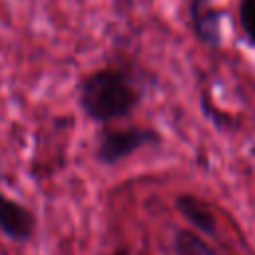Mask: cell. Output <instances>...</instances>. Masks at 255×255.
<instances>
[{
  "instance_id": "obj_7",
  "label": "cell",
  "mask_w": 255,
  "mask_h": 255,
  "mask_svg": "<svg viewBox=\"0 0 255 255\" xmlns=\"http://www.w3.org/2000/svg\"><path fill=\"white\" fill-rule=\"evenodd\" d=\"M239 24L245 32L247 42L255 46V0L239 2Z\"/></svg>"
},
{
  "instance_id": "obj_6",
  "label": "cell",
  "mask_w": 255,
  "mask_h": 255,
  "mask_svg": "<svg viewBox=\"0 0 255 255\" xmlns=\"http://www.w3.org/2000/svg\"><path fill=\"white\" fill-rule=\"evenodd\" d=\"M175 255H219L205 239L189 229H179L173 237Z\"/></svg>"
},
{
  "instance_id": "obj_4",
  "label": "cell",
  "mask_w": 255,
  "mask_h": 255,
  "mask_svg": "<svg viewBox=\"0 0 255 255\" xmlns=\"http://www.w3.org/2000/svg\"><path fill=\"white\" fill-rule=\"evenodd\" d=\"M221 18L223 12L213 6L211 0H191L189 2V22L195 38L207 48L221 46Z\"/></svg>"
},
{
  "instance_id": "obj_1",
  "label": "cell",
  "mask_w": 255,
  "mask_h": 255,
  "mask_svg": "<svg viewBox=\"0 0 255 255\" xmlns=\"http://www.w3.org/2000/svg\"><path fill=\"white\" fill-rule=\"evenodd\" d=\"M143 100V88L128 68L104 66L78 82V106L96 124L129 118Z\"/></svg>"
},
{
  "instance_id": "obj_5",
  "label": "cell",
  "mask_w": 255,
  "mask_h": 255,
  "mask_svg": "<svg viewBox=\"0 0 255 255\" xmlns=\"http://www.w3.org/2000/svg\"><path fill=\"white\" fill-rule=\"evenodd\" d=\"M175 209L183 215V219L187 221V223H191L199 233H203V235H215V231H217V221H215V215H213V211L209 209V205L203 201V199H199V197H195V195H191V193H181V195H177L175 197Z\"/></svg>"
},
{
  "instance_id": "obj_3",
  "label": "cell",
  "mask_w": 255,
  "mask_h": 255,
  "mask_svg": "<svg viewBox=\"0 0 255 255\" xmlns=\"http://www.w3.org/2000/svg\"><path fill=\"white\" fill-rule=\"evenodd\" d=\"M36 229V215L20 201L0 193V233L8 239L26 243Z\"/></svg>"
},
{
  "instance_id": "obj_2",
  "label": "cell",
  "mask_w": 255,
  "mask_h": 255,
  "mask_svg": "<svg viewBox=\"0 0 255 255\" xmlns=\"http://www.w3.org/2000/svg\"><path fill=\"white\" fill-rule=\"evenodd\" d=\"M161 139L159 131L143 126H128L122 129L104 128L98 135L96 145V161L102 165H116L126 157L133 155L137 149L145 145H155Z\"/></svg>"
},
{
  "instance_id": "obj_8",
  "label": "cell",
  "mask_w": 255,
  "mask_h": 255,
  "mask_svg": "<svg viewBox=\"0 0 255 255\" xmlns=\"http://www.w3.org/2000/svg\"><path fill=\"white\" fill-rule=\"evenodd\" d=\"M104 255H129V251H128V249H118V251H114V253H104Z\"/></svg>"
}]
</instances>
